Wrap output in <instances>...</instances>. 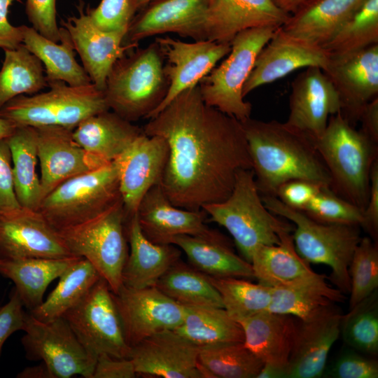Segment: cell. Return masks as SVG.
I'll use <instances>...</instances> for the list:
<instances>
[{"label":"cell","instance_id":"6da1fadb","mask_svg":"<svg viewBox=\"0 0 378 378\" xmlns=\"http://www.w3.org/2000/svg\"><path fill=\"white\" fill-rule=\"evenodd\" d=\"M149 120L144 133L162 137L168 146L160 186L176 206L199 211L225 200L237 172L252 168L241 122L207 105L198 85Z\"/></svg>","mask_w":378,"mask_h":378},{"label":"cell","instance_id":"7a4b0ae2","mask_svg":"<svg viewBox=\"0 0 378 378\" xmlns=\"http://www.w3.org/2000/svg\"><path fill=\"white\" fill-rule=\"evenodd\" d=\"M251 170L261 196H275L283 183L308 180L330 186V178L314 141L277 120L241 122Z\"/></svg>","mask_w":378,"mask_h":378},{"label":"cell","instance_id":"3957f363","mask_svg":"<svg viewBox=\"0 0 378 378\" xmlns=\"http://www.w3.org/2000/svg\"><path fill=\"white\" fill-rule=\"evenodd\" d=\"M330 178V188L363 211L370 172L378 160V144L356 130L338 112L329 117L323 133L314 141Z\"/></svg>","mask_w":378,"mask_h":378},{"label":"cell","instance_id":"277c9868","mask_svg":"<svg viewBox=\"0 0 378 378\" xmlns=\"http://www.w3.org/2000/svg\"><path fill=\"white\" fill-rule=\"evenodd\" d=\"M164 58L155 41L127 52L113 64L104 93L109 109L131 122L146 118L165 98Z\"/></svg>","mask_w":378,"mask_h":378},{"label":"cell","instance_id":"5b68a950","mask_svg":"<svg viewBox=\"0 0 378 378\" xmlns=\"http://www.w3.org/2000/svg\"><path fill=\"white\" fill-rule=\"evenodd\" d=\"M202 209L209 217L207 220L228 231L242 258L248 262L258 246L277 244L279 233L294 230L290 222L280 219L265 206L251 169H239L230 195Z\"/></svg>","mask_w":378,"mask_h":378},{"label":"cell","instance_id":"8992f818","mask_svg":"<svg viewBox=\"0 0 378 378\" xmlns=\"http://www.w3.org/2000/svg\"><path fill=\"white\" fill-rule=\"evenodd\" d=\"M261 197L269 211L293 225L292 237L298 253L309 264L328 266L332 284L344 294L349 293V267L362 238L360 227L319 223L303 211L288 206L275 196Z\"/></svg>","mask_w":378,"mask_h":378},{"label":"cell","instance_id":"52a82bcc","mask_svg":"<svg viewBox=\"0 0 378 378\" xmlns=\"http://www.w3.org/2000/svg\"><path fill=\"white\" fill-rule=\"evenodd\" d=\"M49 90L19 95L0 109V117L17 126H60L74 130L85 118L109 109L103 91L93 83L71 86L60 80L48 82Z\"/></svg>","mask_w":378,"mask_h":378},{"label":"cell","instance_id":"ba28073f","mask_svg":"<svg viewBox=\"0 0 378 378\" xmlns=\"http://www.w3.org/2000/svg\"><path fill=\"white\" fill-rule=\"evenodd\" d=\"M121 200L111 162L63 182L43 199L38 211L60 231L99 216Z\"/></svg>","mask_w":378,"mask_h":378},{"label":"cell","instance_id":"9c48e42d","mask_svg":"<svg viewBox=\"0 0 378 378\" xmlns=\"http://www.w3.org/2000/svg\"><path fill=\"white\" fill-rule=\"evenodd\" d=\"M127 216L122 200L99 216L58 231L74 256L88 260L105 279L113 293L122 286L128 256Z\"/></svg>","mask_w":378,"mask_h":378},{"label":"cell","instance_id":"30bf717a","mask_svg":"<svg viewBox=\"0 0 378 378\" xmlns=\"http://www.w3.org/2000/svg\"><path fill=\"white\" fill-rule=\"evenodd\" d=\"M278 27L248 29L231 41L228 57L198 83L204 102L240 122L251 118L252 105L244 100L242 89L255 59Z\"/></svg>","mask_w":378,"mask_h":378},{"label":"cell","instance_id":"8fae6325","mask_svg":"<svg viewBox=\"0 0 378 378\" xmlns=\"http://www.w3.org/2000/svg\"><path fill=\"white\" fill-rule=\"evenodd\" d=\"M62 317L90 354L97 357L107 354L129 358L131 347L127 342L113 293L103 278Z\"/></svg>","mask_w":378,"mask_h":378},{"label":"cell","instance_id":"7c38bea8","mask_svg":"<svg viewBox=\"0 0 378 378\" xmlns=\"http://www.w3.org/2000/svg\"><path fill=\"white\" fill-rule=\"evenodd\" d=\"M23 331L26 357L44 363L52 378H92L97 357L85 349L63 317L45 322L27 312Z\"/></svg>","mask_w":378,"mask_h":378},{"label":"cell","instance_id":"4fadbf2b","mask_svg":"<svg viewBox=\"0 0 378 378\" xmlns=\"http://www.w3.org/2000/svg\"><path fill=\"white\" fill-rule=\"evenodd\" d=\"M113 296L130 347L156 333L174 330L185 317V307L156 286L136 289L122 285Z\"/></svg>","mask_w":378,"mask_h":378},{"label":"cell","instance_id":"5bb4252c","mask_svg":"<svg viewBox=\"0 0 378 378\" xmlns=\"http://www.w3.org/2000/svg\"><path fill=\"white\" fill-rule=\"evenodd\" d=\"M164 60V73L169 81L167 95L147 118L150 119L183 91L197 85L216 64L231 50L230 43L209 40L184 42L169 36L156 37Z\"/></svg>","mask_w":378,"mask_h":378},{"label":"cell","instance_id":"9a60e30c","mask_svg":"<svg viewBox=\"0 0 378 378\" xmlns=\"http://www.w3.org/2000/svg\"><path fill=\"white\" fill-rule=\"evenodd\" d=\"M168 152L162 137L148 136L143 132L113 161L127 218L136 212L146 193L160 183Z\"/></svg>","mask_w":378,"mask_h":378},{"label":"cell","instance_id":"2e32d148","mask_svg":"<svg viewBox=\"0 0 378 378\" xmlns=\"http://www.w3.org/2000/svg\"><path fill=\"white\" fill-rule=\"evenodd\" d=\"M58 231L38 210L0 213V260L73 257Z\"/></svg>","mask_w":378,"mask_h":378},{"label":"cell","instance_id":"e0dca14e","mask_svg":"<svg viewBox=\"0 0 378 378\" xmlns=\"http://www.w3.org/2000/svg\"><path fill=\"white\" fill-rule=\"evenodd\" d=\"M323 71L338 94L340 114L355 127L365 106L378 97V44L330 56Z\"/></svg>","mask_w":378,"mask_h":378},{"label":"cell","instance_id":"ac0fdd59","mask_svg":"<svg viewBox=\"0 0 378 378\" xmlns=\"http://www.w3.org/2000/svg\"><path fill=\"white\" fill-rule=\"evenodd\" d=\"M208 3L209 0H150L132 18L122 44L136 48L141 40L165 33L205 40Z\"/></svg>","mask_w":378,"mask_h":378},{"label":"cell","instance_id":"d6986e66","mask_svg":"<svg viewBox=\"0 0 378 378\" xmlns=\"http://www.w3.org/2000/svg\"><path fill=\"white\" fill-rule=\"evenodd\" d=\"M330 57L321 46L291 35L279 27L259 52L243 86L242 96L300 68L316 66L323 70Z\"/></svg>","mask_w":378,"mask_h":378},{"label":"cell","instance_id":"ffe728a7","mask_svg":"<svg viewBox=\"0 0 378 378\" xmlns=\"http://www.w3.org/2000/svg\"><path fill=\"white\" fill-rule=\"evenodd\" d=\"M77 8L78 15L62 20L61 27L67 31L92 83L104 92L113 64L134 48L122 44L127 30H102L90 19L83 1Z\"/></svg>","mask_w":378,"mask_h":378},{"label":"cell","instance_id":"44dd1931","mask_svg":"<svg viewBox=\"0 0 378 378\" xmlns=\"http://www.w3.org/2000/svg\"><path fill=\"white\" fill-rule=\"evenodd\" d=\"M340 111L338 94L322 69L306 67L293 80L285 122L290 127L314 141L323 133L329 117Z\"/></svg>","mask_w":378,"mask_h":378},{"label":"cell","instance_id":"7402d4cb","mask_svg":"<svg viewBox=\"0 0 378 378\" xmlns=\"http://www.w3.org/2000/svg\"><path fill=\"white\" fill-rule=\"evenodd\" d=\"M199 348L173 330L156 333L131 346L136 374L162 378H204Z\"/></svg>","mask_w":378,"mask_h":378},{"label":"cell","instance_id":"603a6c76","mask_svg":"<svg viewBox=\"0 0 378 378\" xmlns=\"http://www.w3.org/2000/svg\"><path fill=\"white\" fill-rule=\"evenodd\" d=\"M136 215L142 232L155 244H171L178 235L213 237L220 234L206 225L208 216L203 209L190 211L174 206L160 184L146 193Z\"/></svg>","mask_w":378,"mask_h":378},{"label":"cell","instance_id":"cb8c5ba5","mask_svg":"<svg viewBox=\"0 0 378 378\" xmlns=\"http://www.w3.org/2000/svg\"><path fill=\"white\" fill-rule=\"evenodd\" d=\"M35 129L43 198L63 182L99 167L74 140V130L60 126Z\"/></svg>","mask_w":378,"mask_h":378},{"label":"cell","instance_id":"d4e9b609","mask_svg":"<svg viewBox=\"0 0 378 378\" xmlns=\"http://www.w3.org/2000/svg\"><path fill=\"white\" fill-rule=\"evenodd\" d=\"M289 15L272 0H209L204 39L230 43L237 34L248 29L281 27Z\"/></svg>","mask_w":378,"mask_h":378},{"label":"cell","instance_id":"484cf974","mask_svg":"<svg viewBox=\"0 0 378 378\" xmlns=\"http://www.w3.org/2000/svg\"><path fill=\"white\" fill-rule=\"evenodd\" d=\"M343 314L336 307L309 321H299L287 378L323 375L328 354L340 335Z\"/></svg>","mask_w":378,"mask_h":378},{"label":"cell","instance_id":"4316f807","mask_svg":"<svg viewBox=\"0 0 378 378\" xmlns=\"http://www.w3.org/2000/svg\"><path fill=\"white\" fill-rule=\"evenodd\" d=\"M130 251L122 273V285L130 288L155 286L158 279L176 261L181 250L172 244L152 242L144 234L136 212L126 220Z\"/></svg>","mask_w":378,"mask_h":378},{"label":"cell","instance_id":"83f0119b","mask_svg":"<svg viewBox=\"0 0 378 378\" xmlns=\"http://www.w3.org/2000/svg\"><path fill=\"white\" fill-rule=\"evenodd\" d=\"M280 241L260 245L253 251L251 265L258 283L271 288L288 287L309 283L326 276L314 272L296 251L290 232H281Z\"/></svg>","mask_w":378,"mask_h":378},{"label":"cell","instance_id":"f1b7e54d","mask_svg":"<svg viewBox=\"0 0 378 378\" xmlns=\"http://www.w3.org/2000/svg\"><path fill=\"white\" fill-rule=\"evenodd\" d=\"M142 132V129L108 110L80 122L73 130V137L101 167L115 160Z\"/></svg>","mask_w":378,"mask_h":378},{"label":"cell","instance_id":"f546056e","mask_svg":"<svg viewBox=\"0 0 378 378\" xmlns=\"http://www.w3.org/2000/svg\"><path fill=\"white\" fill-rule=\"evenodd\" d=\"M244 345L263 363L287 368L298 323L290 315L269 311L239 319Z\"/></svg>","mask_w":378,"mask_h":378},{"label":"cell","instance_id":"4dcf8cb0","mask_svg":"<svg viewBox=\"0 0 378 378\" xmlns=\"http://www.w3.org/2000/svg\"><path fill=\"white\" fill-rule=\"evenodd\" d=\"M365 1L306 0L281 28L323 48Z\"/></svg>","mask_w":378,"mask_h":378},{"label":"cell","instance_id":"1f68e13d","mask_svg":"<svg viewBox=\"0 0 378 378\" xmlns=\"http://www.w3.org/2000/svg\"><path fill=\"white\" fill-rule=\"evenodd\" d=\"M171 244L186 254L191 266L209 276L254 279L251 263L237 255L220 233L213 237L178 235Z\"/></svg>","mask_w":378,"mask_h":378},{"label":"cell","instance_id":"d6a6232c","mask_svg":"<svg viewBox=\"0 0 378 378\" xmlns=\"http://www.w3.org/2000/svg\"><path fill=\"white\" fill-rule=\"evenodd\" d=\"M80 257L28 258L0 260V274L15 284L24 307L29 312L43 302L46 288Z\"/></svg>","mask_w":378,"mask_h":378},{"label":"cell","instance_id":"836d02e7","mask_svg":"<svg viewBox=\"0 0 378 378\" xmlns=\"http://www.w3.org/2000/svg\"><path fill=\"white\" fill-rule=\"evenodd\" d=\"M24 46L42 63L48 82L60 80L71 86L92 83L82 65L75 57V50L67 31L60 27L59 42L52 41L23 25Z\"/></svg>","mask_w":378,"mask_h":378},{"label":"cell","instance_id":"e575fe53","mask_svg":"<svg viewBox=\"0 0 378 378\" xmlns=\"http://www.w3.org/2000/svg\"><path fill=\"white\" fill-rule=\"evenodd\" d=\"M184 307V319L173 330L199 349L244 342L240 324L224 308Z\"/></svg>","mask_w":378,"mask_h":378},{"label":"cell","instance_id":"d590c367","mask_svg":"<svg viewBox=\"0 0 378 378\" xmlns=\"http://www.w3.org/2000/svg\"><path fill=\"white\" fill-rule=\"evenodd\" d=\"M326 279L288 287L272 288L267 311L292 316L299 321L315 318L335 307L344 293Z\"/></svg>","mask_w":378,"mask_h":378},{"label":"cell","instance_id":"8d00e7d4","mask_svg":"<svg viewBox=\"0 0 378 378\" xmlns=\"http://www.w3.org/2000/svg\"><path fill=\"white\" fill-rule=\"evenodd\" d=\"M6 139L11 153L17 199L22 207L38 210L43 195L36 171L38 159L36 129L18 126Z\"/></svg>","mask_w":378,"mask_h":378},{"label":"cell","instance_id":"74e56055","mask_svg":"<svg viewBox=\"0 0 378 378\" xmlns=\"http://www.w3.org/2000/svg\"><path fill=\"white\" fill-rule=\"evenodd\" d=\"M59 278L47 299L29 312L36 319L48 322L62 317L88 293L101 276L88 260L80 258Z\"/></svg>","mask_w":378,"mask_h":378},{"label":"cell","instance_id":"f35d334b","mask_svg":"<svg viewBox=\"0 0 378 378\" xmlns=\"http://www.w3.org/2000/svg\"><path fill=\"white\" fill-rule=\"evenodd\" d=\"M0 69V109L19 95H32L48 87L41 62L23 43L4 49Z\"/></svg>","mask_w":378,"mask_h":378},{"label":"cell","instance_id":"ab89813d","mask_svg":"<svg viewBox=\"0 0 378 378\" xmlns=\"http://www.w3.org/2000/svg\"><path fill=\"white\" fill-rule=\"evenodd\" d=\"M168 298L183 306L223 307L221 296L208 275L181 259L158 279L155 286Z\"/></svg>","mask_w":378,"mask_h":378},{"label":"cell","instance_id":"60d3db41","mask_svg":"<svg viewBox=\"0 0 378 378\" xmlns=\"http://www.w3.org/2000/svg\"><path fill=\"white\" fill-rule=\"evenodd\" d=\"M197 359L204 378H256L263 365L244 342L199 349Z\"/></svg>","mask_w":378,"mask_h":378},{"label":"cell","instance_id":"b9f144b4","mask_svg":"<svg viewBox=\"0 0 378 378\" xmlns=\"http://www.w3.org/2000/svg\"><path fill=\"white\" fill-rule=\"evenodd\" d=\"M375 44H378V0H365L323 48L330 56H341Z\"/></svg>","mask_w":378,"mask_h":378},{"label":"cell","instance_id":"7bdbcfd3","mask_svg":"<svg viewBox=\"0 0 378 378\" xmlns=\"http://www.w3.org/2000/svg\"><path fill=\"white\" fill-rule=\"evenodd\" d=\"M208 276L221 296L223 308L237 321L267 311L271 287L241 278Z\"/></svg>","mask_w":378,"mask_h":378},{"label":"cell","instance_id":"ee69618b","mask_svg":"<svg viewBox=\"0 0 378 378\" xmlns=\"http://www.w3.org/2000/svg\"><path fill=\"white\" fill-rule=\"evenodd\" d=\"M340 334L346 344L369 355L378 352L377 290L343 314Z\"/></svg>","mask_w":378,"mask_h":378},{"label":"cell","instance_id":"f6af8a7d","mask_svg":"<svg viewBox=\"0 0 378 378\" xmlns=\"http://www.w3.org/2000/svg\"><path fill=\"white\" fill-rule=\"evenodd\" d=\"M349 309L367 298L378 288V246L370 237H362L349 267Z\"/></svg>","mask_w":378,"mask_h":378},{"label":"cell","instance_id":"bcb514c9","mask_svg":"<svg viewBox=\"0 0 378 378\" xmlns=\"http://www.w3.org/2000/svg\"><path fill=\"white\" fill-rule=\"evenodd\" d=\"M312 219L326 224L358 225L363 222V210L324 186L302 210Z\"/></svg>","mask_w":378,"mask_h":378},{"label":"cell","instance_id":"7dc6e473","mask_svg":"<svg viewBox=\"0 0 378 378\" xmlns=\"http://www.w3.org/2000/svg\"><path fill=\"white\" fill-rule=\"evenodd\" d=\"M90 19L100 29L127 30L135 15L132 0H102L96 8L85 7Z\"/></svg>","mask_w":378,"mask_h":378},{"label":"cell","instance_id":"c3c4849f","mask_svg":"<svg viewBox=\"0 0 378 378\" xmlns=\"http://www.w3.org/2000/svg\"><path fill=\"white\" fill-rule=\"evenodd\" d=\"M331 378H377L378 363L353 351L341 354L323 373Z\"/></svg>","mask_w":378,"mask_h":378},{"label":"cell","instance_id":"681fc988","mask_svg":"<svg viewBox=\"0 0 378 378\" xmlns=\"http://www.w3.org/2000/svg\"><path fill=\"white\" fill-rule=\"evenodd\" d=\"M25 13L31 27L46 38L59 42L56 0H26Z\"/></svg>","mask_w":378,"mask_h":378},{"label":"cell","instance_id":"f907efd6","mask_svg":"<svg viewBox=\"0 0 378 378\" xmlns=\"http://www.w3.org/2000/svg\"><path fill=\"white\" fill-rule=\"evenodd\" d=\"M21 207L15 192L10 148L6 139H0V213Z\"/></svg>","mask_w":378,"mask_h":378},{"label":"cell","instance_id":"816d5d0a","mask_svg":"<svg viewBox=\"0 0 378 378\" xmlns=\"http://www.w3.org/2000/svg\"><path fill=\"white\" fill-rule=\"evenodd\" d=\"M323 186L308 180H290L279 186L276 197L288 206L302 211Z\"/></svg>","mask_w":378,"mask_h":378},{"label":"cell","instance_id":"f5cc1de1","mask_svg":"<svg viewBox=\"0 0 378 378\" xmlns=\"http://www.w3.org/2000/svg\"><path fill=\"white\" fill-rule=\"evenodd\" d=\"M24 305L14 288L9 300L0 305V356L6 340L14 332L23 330L25 316Z\"/></svg>","mask_w":378,"mask_h":378},{"label":"cell","instance_id":"db71d44e","mask_svg":"<svg viewBox=\"0 0 378 378\" xmlns=\"http://www.w3.org/2000/svg\"><path fill=\"white\" fill-rule=\"evenodd\" d=\"M136 372L130 358L98 356L92 378H134Z\"/></svg>","mask_w":378,"mask_h":378},{"label":"cell","instance_id":"11a10c76","mask_svg":"<svg viewBox=\"0 0 378 378\" xmlns=\"http://www.w3.org/2000/svg\"><path fill=\"white\" fill-rule=\"evenodd\" d=\"M363 222L361 227L374 241L378 237V160L373 163L370 172L369 197L363 211Z\"/></svg>","mask_w":378,"mask_h":378},{"label":"cell","instance_id":"9f6ffc18","mask_svg":"<svg viewBox=\"0 0 378 378\" xmlns=\"http://www.w3.org/2000/svg\"><path fill=\"white\" fill-rule=\"evenodd\" d=\"M21 0H0V48L14 49L22 43L23 25L14 26L10 23L8 15L10 6Z\"/></svg>","mask_w":378,"mask_h":378},{"label":"cell","instance_id":"6f0895ef","mask_svg":"<svg viewBox=\"0 0 378 378\" xmlns=\"http://www.w3.org/2000/svg\"><path fill=\"white\" fill-rule=\"evenodd\" d=\"M359 122L360 131L374 144H378V97L363 108Z\"/></svg>","mask_w":378,"mask_h":378},{"label":"cell","instance_id":"680465c9","mask_svg":"<svg viewBox=\"0 0 378 378\" xmlns=\"http://www.w3.org/2000/svg\"><path fill=\"white\" fill-rule=\"evenodd\" d=\"M19 378H52L51 373L44 363L27 367L18 374Z\"/></svg>","mask_w":378,"mask_h":378},{"label":"cell","instance_id":"91938a15","mask_svg":"<svg viewBox=\"0 0 378 378\" xmlns=\"http://www.w3.org/2000/svg\"><path fill=\"white\" fill-rule=\"evenodd\" d=\"M287 368L263 363L256 378H287Z\"/></svg>","mask_w":378,"mask_h":378},{"label":"cell","instance_id":"94428289","mask_svg":"<svg viewBox=\"0 0 378 378\" xmlns=\"http://www.w3.org/2000/svg\"><path fill=\"white\" fill-rule=\"evenodd\" d=\"M279 9L290 15L293 13L306 0H272Z\"/></svg>","mask_w":378,"mask_h":378},{"label":"cell","instance_id":"6125c7cd","mask_svg":"<svg viewBox=\"0 0 378 378\" xmlns=\"http://www.w3.org/2000/svg\"><path fill=\"white\" fill-rule=\"evenodd\" d=\"M18 126L13 122L0 117V139L8 137Z\"/></svg>","mask_w":378,"mask_h":378},{"label":"cell","instance_id":"be15d7a7","mask_svg":"<svg viewBox=\"0 0 378 378\" xmlns=\"http://www.w3.org/2000/svg\"><path fill=\"white\" fill-rule=\"evenodd\" d=\"M150 0H132V7L135 13L143 8Z\"/></svg>","mask_w":378,"mask_h":378}]
</instances>
